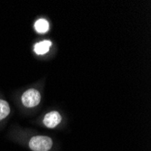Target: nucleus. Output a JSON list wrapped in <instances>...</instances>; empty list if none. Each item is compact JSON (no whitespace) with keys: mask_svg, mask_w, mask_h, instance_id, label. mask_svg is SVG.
Returning a JSON list of instances; mask_svg holds the SVG:
<instances>
[{"mask_svg":"<svg viewBox=\"0 0 151 151\" xmlns=\"http://www.w3.org/2000/svg\"><path fill=\"white\" fill-rule=\"evenodd\" d=\"M52 147V140L46 136H35L29 141V147L33 151H49Z\"/></svg>","mask_w":151,"mask_h":151,"instance_id":"f257e3e1","label":"nucleus"},{"mask_svg":"<svg viewBox=\"0 0 151 151\" xmlns=\"http://www.w3.org/2000/svg\"><path fill=\"white\" fill-rule=\"evenodd\" d=\"M41 101V94L37 90L30 89L24 91L22 95V103L27 108L37 106Z\"/></svg>","mask_w":151,"mask_h":151,"instance_id":"f03ea898","label":"nucleus"},{"mask_svg":"<svg viewBox=\"0 0 151 151\" xmlns=\"http://www.w3.org/2000/svg\"><path fill=\"white\" fill-rule=\"evenodd\" d=\"M62 120V117L58 111H51L47 113L44 118V124L49 129L55 128L60 124Z\"/></svg>","mask_w":151,"mask_h":151,"instance_id":"7ed1b4c3","label":"nucleus"},{"mask_svg":"<svg viewBox=\"0 0 151 151\" xmlns=\"http://www.w3.org/2000/svg\"><path fill=\"white\" fill-rule=\"evenodd\" d=\"M52 46V42L49 40H45V41H42L38 44L35 45V52L37 54H45L46 53L50 47Z\"/></svg>","mask_w":151,"mask_h":151,"instance_id":"20e7f679","label":"nucleus"},{"mask_svg":"<svg viewBox=\"0 0 151 151\" xmlns=\"http://www.w3.org/2000/svg\"><path fill=\"white\" fill-rule=\"evenodd\" d=\"M10 113V106L8 102L3 99H0V121L6 119Z\"/></svg>","mask_w":151,"mask_h":151,"instance_id":"39448f33","label":"nucleus"},{"mask_svg":"<svg viewBox=\"0 0 151 151\" xmlns=\"http://www.w3.org/2000/svg\"><path fill=\"white\" fill-rule=\"evenodd\" d=\"M35 30L40 34H45L49 30V23L45 19H39L35 22Z\"/></svg>","mask_w":151,"mask_h":151,"instance_id":"423d86ee","label":"nucleus"}]
</instances>
